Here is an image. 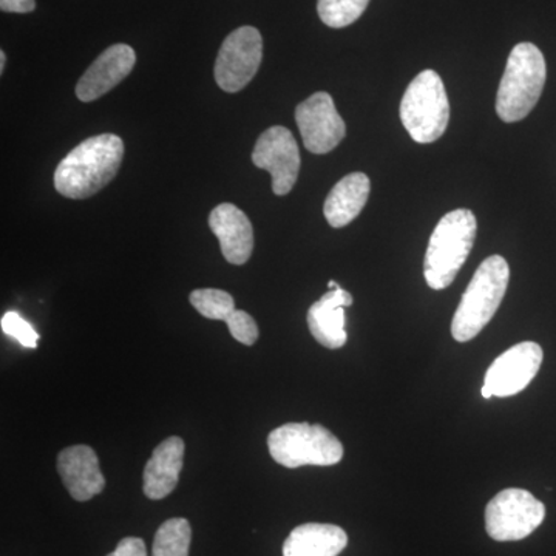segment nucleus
Listing matches in <instances>:
<instances>
[{"mask_svg":"<svg viewBox=\"0 0 556 556\" xmlns=\"http://www.w3.org/2000/svg\"><path fill=\"white\" fill-rule=\"evenodd\" d=\"M123 159L124 142L118 135L86 139L56 167L54 188L67 199H90L116 177Z\"/></svg>","mask_w":556,"mask_h":556,"instance_id":"nucleus-1","label":"nucleus"},{"mask_svg":"<svg viewBox=\"0 0 556 556\" xmlns=\"http://www.w3.org/2000/svg\"><path fill=\"white\" fill-rule=\"evenodd\" d=\"M478 222L468 208H456L441 218L428 241L424 276L431 289L448 288L467 262L475 240Z\"/></svg>","mask_w":556,"mask_h":556,"instance_id":"nucleus-2","label":"nucleus"},{"mask_svg":"<svg viewBox=\"0 0 556 556\" xmlns=\"http://www.w3.org/2000/svg\"><path fill=\"white\" fill-rule=\"evenodd\" d=\"M508 280L510 268L506 258L492 255L481 263L453 316V339L466 343L477 338L500 309Z\"/></svg>","mask_w":556,"mask_h":556,"instance_id":"nucleus-3","label":"nucleus"},{"mask_svg":"<svg viewBox=\"0 0 556 556\" xmlns=\"http://www.w3.org/2000/svg\"><path fill=\"white\" fill-rule=\"evenodd\" d=\"M544 54L530 42L518 43L508 56L496 94V113L504 123H518L530 115L546 84Z\"/></svg>","mask_w":556,"mask_h":556,"instance_id":"nucleus-4","label":"nucleus"},{"mask_svg":"<svg viewBox=\"0 0 556 556\" xmlns=\"http://www.w3.org/2000/svg\"><path fill=\"white\" fill-rule=\"evenodd\" d=\"M401 119L419 144L438 141L447 130L450 101L441 76L424 70L409 84L401 102Z\"/></svg>","mask_w":556,"mask_h":556,"instance_id":"nucleus-5","label":"nucleus"},{"mask_svg":"<svg viewBox=\"0 0 556 556\" xmlns=\"http://www.w3.org/2000/svg\"><path fill=\"white\" fill-rule=\"evenodd\" d=\"M268 448L273 459L287 468L336 466L343 457L342 442L318 424H285L270 431Z\"/></svg>","mask_w":556,"mask_h":556,"instance_id":"nucleus-6","label":"nucleus"},{"mask_svg":"<svg viewBox=\"0 0 556 556\" xmlns=\"http://www.w3.org/2000/svg\"><path fill=\"white\" fill-rule=\"evenodd\" d=\"M546 507L532 493L507 489L497 493L485 508V530L492 540L519 541L543 525Z\"/></svg>","mask_w":556,"mask_h":556,"instance_id":"nucleus-7","label":"nucleus"},{"mask_svg":"<svg viewBox=\"0 0 556 556\" xmlns=\"http://www.w3.org/2000/svg\"><path fill=\"white\" fill-rule=\"evenodd\" d=\"M263 60V39L257 28L240 27L223 42L215 61V80L228 93L243 90L257 75Z\"/></svg>","mask_w":556,"mask_h":556,"instance_id":"nucleus-8","label":"nucleus"},{"mask_svg":"<svg viewBox=\"0 0 556 556\" xmlns=\"http://www.w3.org/2000/svg\"><path fill=\"white\" fill-rule=\"evenodd\" d=\"M252 163L258 169L269 172L276 195H287L298 182L302 164L298 141L287 127H270L260 135L252 152Z\"/></svg>","mask_w":556,"mask_h":556,"instance_id":"nucleus-9","label":"nucleus"},{"mask_svg":"<svg viewBox=\"0 0 556 556\" xmlns=\"http://www.w3.org/2000/svg\"><path fill=\"white\" fill-rule=\"evenodd\" d=\"M303 144L311 153L325 155L332 152L346 135V126L336 109L334 101L325 91H317L295 109Z\"/></svg>","mask_w":556,"mask_h":556,"instance_id":"nucleus-10","label":"nucleus"},{"mask_svg":"<svg viewBox=\"0 0 556 556\" xmlns=\"http://www.w3.org/2000/svg\"><path fill=\"white\" fill-rule=\"evenodd\" d=\"M543 348L535 342L511 346L486 369L484 386L493 396L510 397L521 393L535 379L543 364Z\"/></svg>","mask_w":556,"mask_h":556,"instance_id":"nucleus-11","label":"nucleus"},{"mask_svg":"<svg viewBox=\"0 0 556 556\" xmlns=\"http://www.w3.org/2000/svg\"><path fill=\"white\" fill-rule=\"evenodd\" d=\"M135 64L137 54L130 46L115 43L109 47L80 76L76 86V97L83 102L100 100L130 75Z\"/></svg>","mask_w":556,"mask_h":556,"instance_id":"nucleus-12","label":"nucleus"},{"mask_svg":"<svg viewBox=\"0 0 556 556\" xmlns=\"http://www.w3.org/2000/svg\"><path fill=\"white\" fill-rule=\"evenodd\" d=\"M58 473L73 500L86 503L105 489L100 459L89 445H73L58 456Z\"/></svg>","mask_w":556,"mask_h":556,"instance_id":"nucleus-13","label":"nucleus"},{"mask_svg":"<svg viewBox=\"0 0 556 556\" xmlns=\"http://www.w3.org/2000/svg\"><path fill=\"white\" fill-rule=\"evenodd\" d=\"M208 228L222 247L223 257L232 265H244L254 251V229L248 215L230 203H223L208 215Z\"/></svg>","mask_w":556,"mask_h":556,"instance_id":"nucleus-14","label":"nucleus"},{"mask_svg":"<svg viewBox=\"0 0 556 556\" xmlns=\"http://www.w3.org/2000/svg\"><path fill=\"white\" fill-rule=\"evenodd\" d=\"M353 305V295L342 288L328 291L308 311V328L321 346L338 350L345 345V308Z\"/></svg>","mask_w":556,"mask_h":556,"instance_id":"nucleus-15","label":"nucleus"},{"mask_svg":"<svg viewBox=\"0 0 556 556\" xmlns=\"http://www.w3.org/2000/svg\"><path fill=\"white\" fill-rule=\"evenodd\" d=\"M185 450V441L178 437L167 438L153 450L144 468V493L149 500H163L174 492L181 473Z\"/></svg>","mask_w":556,"mask_h":556,"instance_id":"nucleus-16","label":"nucleus"},{"mask_svg":"<svg viewBox=\"0 0 556 556\" xmlns=\"http://www.w3.org/2000/svg\"><path fill=\"white\" fill-rule=\"evenodd\" d=\"M369 178L362 172L346 175L332 188L325 201V218L332 228H345L361 215L369 197Z\"/></svg>","mask_w":556,"mask_h":556,"instance_id":"nucleus-17","label":"nucleus"},{"mask_svg":"<svg viewBox=\"0 0 556 556\" xmlns=\"http://www.w3.org/2000/svg\"><path fill=\"white\" fill-rule=\"evenodd\" d=\"M348 535L342 527L308 522L295 527L283 544V556H338L345 551Z\"/></svg>","mask_w":556,"mask_h":556,"instance_id":"nucleus-18","label":"nucleus"},{"mask_svg":"<svg viewBox=\"0 0 556 556\" xmlns=\"http://www.w3.org/2000/svg\"><path fill=\"white\" fill-rule=\"evenodd\" d=\"M190 541L192 529L188 519H167L153 540V556H189Z\"/></svg>","mask_w":556,"mask_h":556,"instance_id":"nucleus-19","label":"nucleus"},{"mask_svg":"<svg viewBox=\"0 0 556 556\" xmlns=\"http://www.w3.org/2000/svg\"><path fill=\"white\" fill-rule=\"evenodd\" d=\"M368 3L369 0H318V16L328 27L345 28L364 14Z\"/></svg>","mask_w":556,"mask_h":556,"instance_id":"nucleus-20","label":"nucleus"},{"mask_svg":"<svg viewBox=\"0 0 556 556\" xmlns=\"http://www.w3.org/2000/svg\"><path fill=\"white\" fill-rule=\"evenodd\" d=\"M189 300L201 316L211 320L225 321L236 311L232 295L222 289H197L190 294Z\"/></svg>","mask_w":556,"mask_h":556,"instance_id":"nucleus-21","label":"nucleus"},{"mask_svg":"<svg viewBox=\"0 0 556 556\" xmlns=\"http://www.w3.org/2000/svg\"><path fill=\"white\" fill-rule=\"evenodd\" d=\"M0 325H2V331L10 338L17 340L22 346L31 348V350L38 348V332L20 313L10 311L2 317Z\"/></svg>","mask_w":556,"mask_h":556,"instance_id":"nucleus-22","label":"nucleus"},{"mask_svg":"<svg viewBox=\"0 0 556 556\" xmlns=\"http://www.w3.org/2000/svg\"><path fill=\"white\" fill-rule=\"evenodd\" d=\"M230 334L243 345L252 346L258 340V327L254 318L244 311L236 309L226 318Z\"/></svg>","mask_w":556,"mask_h":556,"instance_id":"nucleus-23","label":"nucleus"},{"mask_svg":"<svg viewBox=\"0 0 556 556\" xmlns=\"http://www.w3.org/2000/svg\"><path fill=\"white\" fill-rule=\"evenodd\" d=\"M108 556H148V548L141 538H124Z\"/></svg>","mask_w":556,"mask_h":556,"instance_id":"nucleus-24","label":"nucleus"},{"mask_svg":"<svg viewBox=\"0 0 556 556\" xmlns=\"http://www.w3.org/2000/svg\"><path fill=\"white\" fill-rule=\"evenodd\" d=\"M35 9V0H0V10L5 13H31Z\"/></svg>","mask_w":556,"mask_h":556,"instance_id":"nucleus-25","label":"nucleus"},{"mask_svg":"<svg viewBox=\"0 0 556 556\" xmlns=\"http://www.w3.org/2000/svg\"><path fill=\"white\" fill-rule=\"evenodd\" d=\"M5 64H7L5 51H0V72L3 73V70H5Z\"/></svg>","mask_w":556,"mask_h":556,"instance_id":"nucleus-26","label":"nucleus"},{"mask_svg":"<svg viewBox=\"0 0 556 556\" xmlns=\"http://www.w3.org/2000/svg\"><path fill=\"white\" fill-rule=\"evenodd\" d=\"M481 393H482V397H484V399L493 397L492 390H490L489 387H485V386L482 387Z\"/></svg>","mask_w":556,"mask_h":556,"instance_id":"nucleus-27","label":"nucleus"},{"mask_svg":"<svg viewBox=\"0 0 556 556\" xmlns=\"http://www.w3.org/2000/svg\"><path fill=\"white\" fill-rule=\"evenodd\" d=\"M329 291H332V289L339 288V285L336 283L334 280L329 281L328 283Z\"/></svg>","mask_w":556,"mask_h":556,"instance_id":"nucleus-28","label":"nucleus"}]
</instances>
